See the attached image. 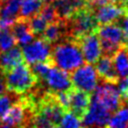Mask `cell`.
<instances>
[{
  "instance_id": "cell-3",
  "label": "cell",
  "mask_w": 128,
  "mask_h": 128,
  "mask_svg": "<svg viewBox=\"0 0 128 128\" xmlns=\"http://www.w3.org/2000/svg\"><path fill=\"white\" fill-rule=\"evenodd\" d=\"M2 74L6 89L15 94H24L38 82L37 76L24 61Z\"/></svg>"
},
{
  "instance_id": "cell-21",
  "label": "cell",
  "mask_w": 128,
  "mask_h": 128,
  "mask_svg": "<svg viewBox=\"0 0 128 128\" xmlns=\"http://www.w3.org/2000/svg\"><path fill=\"white\" fill-rule=\"evenodd\" d=\"M22 0H6L2 6H0V17L16 19Z\"/></svg>"
},
{
  "instance_id": "cell-15",
  "label": "cell",
  "mask_w": 128,
  "mask_h": 128,
  "mask_svg": "<svg viewBox=\"0 0 128 128\" xmlns=\"http://www.w3.org/2000/svg\"><path fill=\"white\" fill-rule=\"evenodd\" d=\"M90 103V95L87 92L78 90L76 88H71L69 90V108L78 117L82 115L87 110Z\"/></svg>"
},
{
  "instance_id": "cell-22",
  "label": "cell",
  "mask_w": 128,
  "mask_h": 128,
  "mask_svg": "<svg viewBox=\"0 0 128 128\" xmlns=\"http://www.w3.org/2000/svg\"><path fill=\"white\" fill-rule=\"evenodd\" d=\"M59 123L61 125V128H82L80 117H78L71 111L64 112Z\"/></svg>"
},
{
  "instance_id": "cell-5",
  "label": "cell",
  "mask_w": 128,
  "mask_h": 128,
  "mask_svg": "<svg viewBox=\"0 0 128 128\" xmlns=\"http://www.w3.org/2000/svg\"><path fill=\"white\" fill-rule=\"evenodd\" d=\"M92 100L97 101L102 106H104L111 113L116 111L122 105V97L118 88L114 83H109L102 81L93 91Z\"/></svg>"
},
{
  "instance_id": "cell-30",
  "label": "cell",
  "mask_w": 128,
  "mask_h": 128,
  "mask_svg": "<svg viewBox=\"0 0 128 128\" xmlns=\"http://www.w3.org/2000/svg\"><path fill=\"white\" fill-rule=\"evenodd\" d=\"M6 91V85H5V81H4V77L0 76V95L4 94Z\"/></svg>"
},
{
  "instance_id": "cell-27",
  "label": "cell",
  "mask_w": 128,
  "mask_h": 128,
  "mask_svg": "<svg viewBox=\"0 0 128 128\" xmlns=\"http://www.w3.org/2000/svg\"><path fill=\"white\" fill-rule=\"evenodd\" d=\"M12 99L9 95L1 94L0 95V119L4 117V115L7 113L9 108L12 105Z\"/></svg>"
},
{
  "instance_id": "cell-36",
  "label": "cell",
  "mask_w": 128,
  "mask_h": 128,
  "mask_svg": "<svg viewBox=\"0 0 128 128\" xmlns=\"http://www.w3.org/2000/svg\"><path fill=\"white\" fill-rule=\"evenodd\" d=\"M85 128H93V127H86V126H85Z\"/></svg>"
},
{
  "instance_id": "cell-14",
  "label": "cell",
  "mask_w": 128,
  "mask_h": 128,
  "mask_svg": "<svg viewBox=\"0 0 128 128\" xmlns=\"http://www.w3.org/2000/svg\"><path fill=\"white\" fill-rule=\"evenodd\" d=\"M96 67L95 70L97 72V75L102 79V81L109 82V83H118L119 76L115 70L112 57L110 56H100V58L95 62Z\"/></svg>"
},
{
  "instance_id": "cell-19",
  "label": "cell",
  "mask_w": 128,
  "mask_h": 128,
  "mask_svg": "<svg viewBox=\"0 0 128 128\" xmlns=\"http://www.w3.org/2000/svg\"><path fill=\"white\" fill-rule=\"evenodd\" d=\"M42 0H22L20 10H19V17L29 19L30 17L37 15L42 6H43Z\"/></svg>"
},
{
  "instance_id": "cell-33",
  "label": "cell",
  "mask_w": 128,
  "mask_h": 128,
  "mask_svg": "<svg viewBox=\"0 0 128 128\" xmlns=\"http://www.w3.org/2000/svg\"><path fill=\"white\" fill-rule=\"evenodd\" d=\"M51 128H61L60 126H57V125H54L53 127H51Z\"/></svg>"
},
{
  "instance_id": "cell-8",
  "label": "cell",
  "mask_w": 128,
  "mask_h": 128,
  "mask_svg": "<svg viewBox=\"0 0 128 128\" xmlns=\"http://www.w3.org/2000/svg\"><path fill=\"white\" fill-rule=\"evenodd\" d=\"M111 114L112 113L107 110L104 106L90 98L89 106L85 113L82 115L81 122L86 127L104 128L106 127Z\"/></svg>"
},
{
  "instance_id": "cell-32",
  "label": "cell",
  "mask_w": 128,
  "mask_h": 128,
  "mask_svg": "<svg viewBox=\"0 0 128 128\" xmlns=\"http://www.w3.org/2000/svg\"><path fill=\"white\" fill-rule=\"evenodd\" d=\"M45 2H47V3H52L53 1H55V0H44Z\"/></svg>"
},
{
  "instance_id": "cell-37",
  "label": "cell",
  "mask_w": 128,
  "mask_h": 128,
  "mask_svg": "<svg viewBox=\"0 0 128 128\" xmlns=\"http://www.w3.org/2000/svg\"><path fill=\"white\" fill-rule=\"evenodd\" d=\"M126 108H127V109H128V106H127V107H126Z\"/></svg>"
},
{
  "instance_id": "cell-4",
  "label": "cell",
  "mask_w": 128,
  "mask_h": 128,
  "mask_svg": "<svg viewBox=\"0 0 128 128\" xmlns=\"http://www.w3.org/2000/svg\"><path fill=\"white\" fill-rule=\"evenodd\" d=\"M96 33L100 41L101 51L106 56L112 57L121 46H124V33L118 23L99 25Z\"/></svg>"
},
{
  "instance_id": "cell-26",
  "label": "cell",
  "mask_w": 128,
  "mask_h": 128,
  "mask_svg": "<svg viewBox=\"0 0 128 128\" xmlns=\"http://www.w3.org/2000/svg\"><path fill=\"white\" fill-rule=\"evenodd\" d=\"M32 72L37 76V78H44L47 74V72L49 71V69L53 66V62L52 60L49 61H44V62H38V63H34L32 64Z\"/></svg>"
},
{
  "instance_id": "cell-29",
  "label": "cell",
  "mask_w": 128,
  "mask_h": 128,
  "mask_svg": "<svg viewBox=\"0 0 128 128\" xmlns=\"http://www.w3.org/2000/svg\"><path fill=\"white\" fill-rule=\"evenodd\" d=\"M121 21H122L121 28L124 33V46H126L128 48V12L122 17Z\"/></svg>"
},
{
  "instance_id": "cell-1",
  "label": "cell",
  "mask_w": 128,
  "mask_h": 128,
  "mask_svg": "<svg viewBox=\"0 0 128 128\" xmlns=\"http://www.w3.org/2000/svg\"><path fill=\"white\" fill-rule=\"evenodd\" d=\"M51 60L53 65L66 72L74 71L85 62L79 43L70 38L58 42L51 49Z\"/></svg>"
},
{
  "instance_id": "cell-23",
  "label": "cell",
  "mask_w": 128,
  "mask_h": 128,
  "mask_svg": "<svg viewBox=\"0 0 128 128\" xmlns=\"http://www.w3.org/2000/svg\"><path fill=\"white\" fill-rule=\"evenodd\" d=\"M17 44L15 37L10 29L0 30V52L6 51Z\"/></svg>"
},
{
  "instance_id": "cell-20",
  "label": "cell",
  "mask_w": 128,
  "mask_h": 128,
  "mask_svg": "<svg viewBox=\"0 0 128 128\" xmlns=\"http://www.w3.org/2000/svg\"><path fill=\"white\" fill-rule=\"evenodd\" d=\"M128 125V109L118 108L111 114L106 127L107 128H126Z\"/></svg>"
},
{
  "instance_id": "cell-28",
  "label": "cell",
  "mask_w": 128,
  "mask_h": 128,
  "mask_svg": "<svg viewBox=\"0 0 128 128\" xmlns=\"http://www.w3.org/2000/svg\"><path fill=\"white\" fill-rule=\"evenodd\" d=\"M118 90L122 99L128 102V76L122 78V80L118 81Z\"/></svg>"
},
{
  "instance_id": "cell-17",
  "label": "cell",
  "mask_w": 128,
  "mask_h": 128,
  "mask_svg": "<svg viewBox=\"0 0 128 128\" xmlns=\"http://www.w3.org/2000/svg\"><path fill=\"white\" fill-rule=\"evenodd\" d=\"M22 61H24L22 50L16 45L6 51L0 52V72L4 73Z\"/></svg>"
},
{
  "instance_id": "cell-2",
  "label": "cell",
  "mask_w": 128,
  "mask_h": 128,
  "mask_svg": "<svg viewBox=\"0 0 128 128\" xmlns=\"http://www.w3.org/2000/svg\"><path fill=\"white\" fill-rule=\"evenodd\" d=\"M64 22L67 31V38L73 39L77 42L82 37L96 32L99 26L89 3L75 12L70 18L64 20Z\"/></svg>"
},
{
  "instance_id": "cell-25",
  "label": "cell",
  "mask_w": 128,
  "mask_h": 128,
  "mask_svg": "<svg viewBox=\"0 0 128 128\" xmlns=\"http://www.w3.org/2000/svg\"><path fill=\"white\" fill-rule=\"evenodd\" d=\"M48 24L49 23H52V22H55L58 20V17H57V14H56V11H55V8L54 6L52 5V3H47V4H43L40 12L38 13Z\"/></svg>"
},
{
  "instance_id": "cell-9",
  "label": "cell",
  "mask_w": 128,
  "mask_h": 128,
  "mask_svg": "<svg viewBox=\"0 0 128 128\" xmlns=\"http://www.w3.org/2000/svg\"><path fill=\"white\" fill-rule=\"evenodd\" d=\"M99 25L117 23L128 12L126 7L115 2H109L101 6L91 8Z\"/></svg>"
},
{
  "instance_id": "cell-34",
  "label": "cell",
  "mask_w": 128,
  "mask_h": 128,
  "mask_svg": "<svg viewBox=\"0 0 128 128\" xmlns=\"http://www.w3.org/2000/svg\"><path fill=\"white\" fill-rule=\"evenodd\" d=\"M86 1H87V2H88V3H91V2H93V1H94V0H86Z\"/></svg>"
},
{
  "instance_id": "cell-12",
  "label": "cell",
  "mask_w": 128,
  "mask_h": 128,
  "mask_svg": "<svg viewBox=\"0 0 128 128\" xmlns=\"http://www.w3.org/2000/svg\"><path fill=\"white\" fill-rule=\"evenodd\" d=\"M30 108V102L24 99H21L19 102L11 105L7 113L1 119L2 123L13 126H22L26 119V110Z\"/></svg>"
},
{
  "instance_id": "cell-13",
  "label": "cell",
  "mask_w": 128,
  "mask_h": 128,
  "mask_svg": "<svg viewBox=\"0 0 128 128\" xmlns=\"http://www.w3.org/2000/svg\"><path fill=\"white\" fill-rule=\"evenodd\" d=\"M87 4L88 2L86 0H55L52 2L59 20L70 18L75 12L85 7Z\"/></svg>"
},
{
  "instance_id": "cell-18",
  "label": "cell",
  "mask_w": 128,
  "mask_h": 128,
  "mask_svg": "<svg viewBox=\"0 0 128 128\" xmlns=\"http://www.w3.org/2000/svg\"><path fill=\"white\" fill-rule=\"evenodd\" d=\"M112 60L119 78L128 76V48L121 46L112 56Z\"/></svg>"
},
{
  "instance_id": "cell-11",
  "label": "cell",
  "mask_w": 128,
  "mask_h": 128,
  "mask_svg": "<svg viewBox=\"0 0 128 128\" xmlns=\"http://www.w3.org/2000/svg\"><path fill=\"white\" fill-rule=\"evenodd\" d=\"M43 79H45L48 87L54 93L69 91L73 87L68 73L66 71L59 69L58 67L52 66Z\"/></svg>"
},
{
  "instance_id": "cell-31",
  "label": "cell",
  "mask_w": 128,
  "mask_h": 128,
  "mask_svg": "<svg viewBox=\"0 0 128 128\" xmlns=\"http://www.w3.org/2000/svg\"><path fill=\"white\" fill-rule=\"evenodd\" d=\"M0 128H12V127H11V126H9V125L4 124V125H1V126H0Z\"/></svg>"
},
{
  "instance_id": "cell-24",
  "label": "cell",
  "mask_w": 128,
  "mask_h": 128,
  "mask_svg": "<svg viewBox=\"0 0 128 128\" xmlns=\"http://www.w3.org/2000/svg\"><path fill=\"white\" fill-rule=\"evenodd\" d=\"M28 24H29V28L31 32L34 35H42L48 23L39 14H37L28 19Z\"/></svg>"
},
{
  "instance_id": "cell-38",
  "label": "cell",
  "mask_w": 128,
  "mask_h": 128,
  "mask_svg": "<svg viewBox=\"0 0 128 128\" xmlns=\"http://www.w3.org/2000/svg\"><path fill=\"white\" fill-rule=\"evenodd\" d=\"M126 128H128V125H127V127H126Z\"/></svg>"
},
{
  "instance_id": "cell-6",
  "label": "cell",
  "mask_w": 128,
  "mask_h": 128,
  "mask_svg": "<svg viewBox=\"0 0 128 128\" xmlns=\"http://www.w3.org/2000/svg\"><path fill=\"white\" fill-rule=\"evenodd\" d=\"M72 86L78 90H82L87 93L94 91L98 85V75L92 64H83L80 67L72 71L70 75Z\"/></svg>"
},
{
  "instance_id": "cell-10",
  "label": "cell",
  "mask_w": 128,
  "mask_h": 128,
  "mask_svg": "<svg viewBox=\"0 0 128 128\" xmlns=\"http://www.w3.org/2000/svg\"><path fill=\"white\" fill-rule=\"evenodd\" d=\"M78 43L85 62L89 64H93L100 58L102 51H101L100 41L96 32L82 37L81 39L78 40Z\"/></svg>"
},
{
  "instance_id": "cell-35",
  "label": "cell",
  "mask_w": 128,
  "mask_h": 128,
  "mask_svg": "<svg viewBox=\"0 0 128 128\" xmlns=\"http://www.w3.org/2000/svg\"><path fill=\"white\" fill-rule=\"evenodd\" d=\"M6 0H0V3H4Z\"/></svg>"
},
{
  "instance_id": "cell-16",
  "label": "cell",
  "mask_w": 128,
  "mask_h": 128,
  "mask_svg": "<svg viewBox=\"0 0 128 128\" xmlns=\"http://www.w3.org/2000/svg\"><path fill=\"white\" fill-rule=\"evenodd\" d=\"M13 36L15 37L17 43L21 46L29 44L34 39V34L31 32L28 24V19L18 17L15 19L13 25L10 28Z\"/></svg>"
},
{
  "instance_id": "cell-7",
  "label": "cell",
  "mask_w": 128,
  "mask_h": 128,
  "mask_svg": "<svg viewBox=\"0 0 128 128\" xmlns=\"http://www.w3.org/2000/svg\"><path fill=\"white\" fill-rule=\"evenodd\" d=\"M51 44L46 42L42 37L32 40L29 44L23 46V60L27 64H34L51 60Z\"/></svg>"
}]
</instances>
